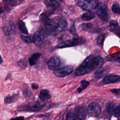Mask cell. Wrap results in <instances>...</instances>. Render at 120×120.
<instances>
[{
  "label": "cell",
  "mask_w": 120,
  "mask_h": 120,
  "mask_svg": "<svg viewBox=\"0 0 120 120\" xmlns=\"http://www.w3.org/2000/svg\"><path fill=\"white\" fill-rule=\"evenodd\" d=\"M103 63V59L100 56H90L87 57L76 69V75H82L100 68Z\"/></svg>",
  "instance_id": "1"
},
{
  "label": "cell",
  "mask_w": 120,
  "mask_h": 120,
  "mask_svg": "<svg viewBox=\"0 0 120 120\" xmlns=\"http://www.w3.org/2000/svg\"><path fill=\"white\" fill-rule=\"evenodd\" d=\"M96 13L98 16L103 21H107L110 17V13L105 4L100 3L95 8Z\"/></svg>",
  "instance_id": "2"
},
{
  "label": "cell",
  "mask_w": 120,
  "mask_h": 120,
  "mask_svg": "<svg viewBox=\"0 0 120 120\" xmlns=\"http://www.w3.org/2000/svg\"><path fill=\"white\" fill-rule=\"evenodd\" d=\"M77 4L82 9L90 11L97 7L98 2V0H78Z\"/></svg>",
  "instance_id": "3"
},
{
  "label": "cell",
  "mask_w": 120,
  "mask_h": 120,
  "mask_svg": "<svg viewBox=\"0 0 120 120\" xmlns=\"http://www.w3.org/2000/svg\"><path fill=\"white\" fill-rule=\"evenodd\" d=\"M86 113L90 117H97L98 116L101 111L100 105L95 102L90 104L87 107L86 110Z\"/></svg>",
  "instance_id": "4"
},
{
  "label": "cell",
  "mask_w": 120,
  "mask_h": 120,
  "mask_svg": "<svg viewBox=\"0 0 120 120\" xmlns=\"http://www.w3.org/2000/svg\"><path fill=\"white\" fill-rule=\"evenodd\" d=\"M45 34L42 30H38L34 34V43L39 48H42L45 44Z\"/></svg>",
  "instance_id": "5"
},
{
  "label": "cell",
  "mask_w": 120,
  "mask_h": 120,
  "mask_svg": "<svg viewBox=\"0 0 120 120\" xmlns=\"http://www.w3.org/2000/svg\"><path fill=\"white\" fill-rule=\"evenodd\" d=\"M83 41V39L82 38H75L60 43L57 45L56 47L58 48L71 47L81 44Z\"/></svg>",
  "instance_id": "6"
},
{
  "label": "cell",
  "mask_w": 120,
  "mask_h": 120,
  "mask_svg": "<svg viewBox=\"0 0 120 120\" xmlns=\"http://www.w3.org/2000/svg\"><path fill=\"white\" fill-rule=\"evenodd\" d=\"M73 70V67L71 66H65L57 68L54 71V74L59 77H63L70 74Z\"/></svg>",
  "instance_id": "7"
},
{
  "label": "cell",
  "mask_w": 120,
  "mask_h": 120,
  "mask_svg": "<svg viewBox=\"0 0 120 120\" xmlns=\"http://www.w3.org/2000/svg\"><path fill=\"white\" fill-rule=\"evenodd\" d=\"M41 19L44 22L46 31L48 33L52 32L56 25L54 21L46 17L44 14L42 15L41 16Z\"/></svg>",
  "instance_id": "8"
},
{
  "label": "cell",
  "mask_w": 120,
  "mask_h": 120,
  "mask_svg": "<svg viewBox=\"0 0 120 120\" xmlns=\"http://www.w3.org/2000/svg\"><path fill=\"white\" fill-rule=\"evenodd\" d=\"M67 28L68 22L67 21L64 20H60L55 25L52 33L54 35H57L66 30Z\"/></svg>",
  "instance_id": "9"
},
{
  "label": "cell",
  "mask_w": 120,
  "mask_h": 120,
  "mask_svg": "<svg viewBox=\"0 0 120 120\" xmlns=\"http://www.w3.org/2000/svg\"><path fill=\"white\" fill-rule=\"evenodd\" d=\"M15 27L14 23L11 22L6 23L2 27V30L6 36H9L14 33Z\"/></svg>",
  "instance_id": "10"
},
{
  "label": "cell",
  "mask_w": 120,
  "mask_h": 120,
  "mask_svg": "<svg viewBox=\"0 0 120 120\" xmlns=\"http://www.w3.org/2000/svg\"><path fill=\"white\" fill-rule=\"evenodd\" d=\"M60 60L58 56H53L48 61V66L51 69H56L60 65Z\"/></svg>",
  "instance_id": "11"
},
{
  "label": "cell",
  "mask_w": 120,
  "mask_h": 120,
  "mask_svg": "<svg viewBox=\"0 0 120 120\" xmlns=\"http://www.w3.org/2000/svg\"><path fill=\"white\" fill-rule=\"evenodd\" d=\"M120 81V76L117 75H110L105 76L102 81L103 84H109L115 83Z\"/></svg>",
  "instance_id": "12"
},
{
  "label": "cell",
  "mask_w": 120,
  "mask_h": 120,
  "mask_svg": "<svg viewBox=\"0 0 120 120\" xmlns=\"http://www.w3.org/2000/svg\"><path fill=\"white\" fill-rule=\"evenodd\" d=\"M43 105L38 102L31 103L27 105V109L28 111H37L42 108Z\"/></svg>",
  "instance_id": "13"
},
{
  "label": "cell",
  "mask_w": 120,
  "mask_h": 120,
  "mask_svg": "<svg viewBox=\"0 0 120 120\" xmlns=\"http://www.w3.org/2000/svg\"><path fill=\"white\" fill-rule=\"evenodd\" d=\"M39 98L41 100L44 101L48 100L51 98V96L47 90H42L40 91L39 96Z\"/></svg>",
  "instance_id": "14"
},
{
  "label": "cell",
  "mask_w": 120,
  "mask_h": 120,
  "mask_svg": "<svg viewBox=\"0 0 120 120\" xmlns=\"http://www.w3.org/2000/svg\"><path fill=\"white\" fill-rule=\"evenodd\" d=\"M41 54L39 53H35L33 54L31 56L29 59V62L30 65L33 66L37 64L39 58H40Z\"/></svg>",
  "instance_id": "15"
},
{
  "label": "cell",
  "mask_w": 120,
  "mask_h": 120,
  "mask_svg": "<svg viewBox=\"0 0 120 120\" xmlns=\"http://www.w3.org/2000/svg\"><path fill=\"white\" fill-rule=\"evenodd\" d=\"M95 17V15L93 12L88 11V12L84 13L82 15V19L85 21H89L93 19Z\"/></svg>",
  "instance_id": "16"
},
{
  "label": "cell",
  "mask_w": 120,
  "mask_h": 120,
  "mask_svg": "<svg viewBox=\"0 0 120 120\" xmlns=\"http://www.w3.org/2000/svg\"><path fill=\"white\" fill-rule=\"evenodd\" d=\"M17 25L19 30L22 33L24 34H27L28 33V31L26 25L22 21L19 20L17 22Z\"/></svg>",
  "instance_id": "17"
},
{
  "label": "cell",
  "mask_w": 120,
  "mask_h": 120,
  "mask_svg": "<svg viewBox=\"0 0 120 120\" xmlns=\"http://www.w3.org/2000/svg\"><path fill=\"white\" fill-rule=\"evenodd\" d=\"M86 113V111H85L83 107H78V109H76L77 116L79 119H84L85 117Z\"/></svg>",
  "instance_id": "18"
},
{
  "label": "cell",
  "mask_w": 120,
  "mask_h": 120,
  "mask_svg": "<svg viewBox=\"0 0 120 120\" xmlns=\"http://www.w3.org/2000/svg\"><path fill=\"white\" fill-rule=\"evenodd\" d=\"M44 2L46 6L52 8H58L60 6V2L55 0H45Z\"/></svg>",
  "instance_id": "19"
},
{
  "label": "cell",
  "mask_w": 120,
  "mask_h": 120,
  "mask_svg": "<svg viewBox=\"0 0 120 120\" xmlns=\"http://www.w3.org/2000/svg\"><path fill=\"white\" fill-rule=\"evenodd\" d=\"M108 72V70L106 69H100L95 74V77L98 78H101L106 75Z\"/></svg>",
  "instance_id": "20"
},
{
  "label": "cell",
  "mask_w": 120,
  "mask_h": 120,
  "mask_svg": "<svg viewBox=\"0 0 120 120\" xmlns=\"http://www.w3.org/2000/svg\"><path fill=\"white\" fill-rule=\"evenodd\" d=\"M109 23L110 24L109 27V30L112 32H114L117 29L119 28V26L117 22L115 21L112 20Z\"/></svg>",
  "instance_id": "21"
},
{
  "label": "cell",
  "mask_w": 120,
  "mask_h": 120,
  "mask_svg": "<svg viewBox=\"0 0 120 120\" xmlns=\"http://www.w3.org/2000/svg\"><path fill=\"white\" fill-rule=\"evenodd\" d=\"M115 105L113 102L109 103L106 107V111L109 114H113L115 110Z\"/></svg>",
  "instance_id": "22"
},
{
  "label": "cell",
  "mask_w": 120,
  "mask_h": 120,
  "mask_svg": "<svg viewBox=\"0 0 120 120\" xmlns=\"http://www.w3.org/2000/svg\"><path fill=\"white\" fill-rule=\"evenodd\" d=\"M90 84V82L86 80H82L81 82V86L78 89V92H81L84 89L86 88L87 86Z\"/></svg>",
  "instance_id": "23"
},
{
  "label": "cell",
  "mask_w": 120,
  "mask_h": 120,
  "mask_svg": "<svg viewBox=\"0 0 120 120\" xmlns=\"http://www.w3.org/2000/svg\"><path fill=\"white\" fill-rule=\"evenodd\" d=\"M21 38L22 39V40L27 43H34V38L33 37L31 36H25L21 35Z\"/></svg>",
  "instance_id": "24"
},
{
  "label": "cell",
  "mask_w": 120,
  "mask_h": 120,
  "mask_svg": "<svg viewBox=\"0 0 120 120\" xmlns=\"http://www.w3.org/2000/svg\"><path fill=\"white\" fill-rule=\"evenodd\" d=\"M112 9L114 13L118 14H120V5L118 3H114L112 6Z\"/></svg>",
  "instance_id": "25"
},
{
  "label": "cell",
  "mask_w": 120,
  "mask_h": 120,
  "mask_svg": "<svg viewBox=\"0 0 120 120\" xmlns=\"http://www.w3.org/2000/svg\"><path fill=\"white\" fill-rule=\"evenodd\" d=\"M66 119L68 120H73L76 119V116L72 112H68L66 115Z\"/></svg>",
  "instance_id": "26"
},
{
  "label": "cell",
  "mask_w": 120,
  "mask_h": 120,
  "mask_svg": "<svg viewBox=\"0 0 120 120\" xmlns=\"http://www.w3.org/2000/svg\"><path fill=\"white\" fill-rule=\"evenodd\" d=\"M15 97L14 96L6 97L5 99V102H6L7 103H11L14 102V101L15 99Z\"/></svg>",
  "instance_id": "27"
},
{
  "label": "cell",
  "mask_w": 120,
  "mask_h": 120,
  "mask_svg": "<svg viewBox=\"0 0 120 120\" xmlns=\"http://www.w3.org/2000/svg\"><path fill=\"white\" fill-rule=\"evenodd\" d=\"M114 115L116 117H118L120 116V105L118 106L114 110V112L113 113Z\"/></svg>",
  "instance_id": "28"
},
{
  "label": "cell",
  "mask_w": 120,
  "mask_h": 120,
  "mask_svg": "<svg viewBox=\"0 0 120 120\" xmlns=\"http://www.w3.org/2000/svg\"><path fill=\"white\" fill-rule=\"evenodd\" d=\"M105 37L104 35H99L97 38V43L99 45H101L103 43Z\"/></svg>",
  "instance_id": "29"
},
{
  "label": "cell",
  "mask_w": 120,
  "mask_h": 120,
  "mask_svg": "<svg viewBox=\"0 0 120 120\" xmlns=\"http://www.w3.org/2000/svg\"><path fill=\"white\" fill-rule=\"evenodd\" d=\"M69 31L74 35H76V30H75V25H73L70 29Z\"/></svg>",
  "instance_id": "30"
},
{
  "label": "cell",
  "mask_w": 120,
  "mask_h": 120,
  "mask_svg": "<svg viewBox=\"0 0 120 120\" xmlns=\"http://www.w3.org/2000/svg\"><path fill=\"white\" fill-rule=\"evenodd\" d=\"M111 91L116 94L117 96L120 97V89H112L111 90Z\"/></svg>",
  "instance_id": "31"
},
{
  "label": "cell",
  "mask_w": 120,
  "mask_h": 120,
  "mask_svg": "<svg viewBox=\"0 0 120 120\" xmlns=\"http://www.w3.org/2000/svg\"><path fill=\"white\" fill-rule=\"evenodd\" d=\"M120 38V28H119L114 32Z\"/></svg>",
  "instance_id": "32"
},
{
  "label": "cell",
  "mask_w": 120,
  "mask_h": 120,
  "mask_svg": "<svg viewBox=\"0 0 120 120\" xmlns=\"http://www.w3.org/2000/svg\"><path fill=\"white\" fill-rule=\"evenodd\" d=\"M31 88L33 89V90H37L38 89V86L37 84H36V83H33L31 85Z\"/></svg>",
  "instance_id": "33"
},
{
  "label": "cell",
  "mask_w": 120,
  "mask_h": 120,
  "mask_svg": "<svg viewBox=\"0 0 120 120\" xmlns=\"http://www.w3.org/2000/svg\"><path fill=\"white\" fill-rule=\"evenodd\" d=\"M2 62V59L1 58V57L0 55V64H1Z\"/></svg>",
  "instance_id": "34"
},
{
  "label": "cell",
  "mask_w": 120,
  "mask_h": 120,
  "mask_svg": "<svg viewBox=\"0 0 120 120\" xmlns=\"http://www.w3.org/2000/svg\"><path fill=\"white\" fill-rule=\"evenodd\" d=\"M3 12L2 10V8L1 7H0V13H2Z\"/></svg>",
  "instance_id": "35"
},
{
  "label": "cell",
  "mask_w": 120,
  "mask_h": 120,
  "mask_svg": "<svg viewBox=\"0 0 120 120\" xmlns=\"http://www.w3.org/2000/svg\"><path fill=\"white\" fill-rule=\"evenodd\" d=\"M3 1H10V0H2Z\"/></svg>",
  "instance_id": "36"
},
{
  "label": "cell",
  "mask_w": 120,
  "mask_h": 120,
  "mask_svg": "<svg viewBox=\"0 0 120 120\" xmlns=\"http://www.w3.org/2000/svg\"><path fill=\"white\" fill-rule=\"evenodd\" d=\"M56 0V1H58V2H60V1H61L62 0Z\"/></svg>",
  "instance_id": "37"
},
{
  "label": "cell",
  "mask_w": 120,
  "mask_h": 120,
  "mask_svg": "<svg viewBox=\"0 0 120 120\" xmlns=\"http://www.w3.org/2000/svg\"></svg>",
  "instance_id": "38"
}]
</instances>
